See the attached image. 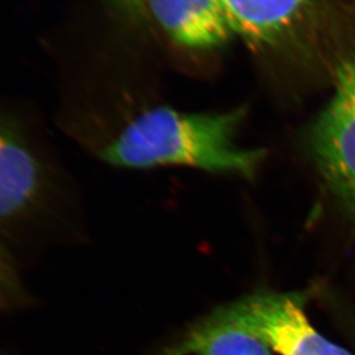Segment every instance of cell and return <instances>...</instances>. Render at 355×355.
Listing matches in <instances>:
<instances>
[{
    "label": "cell",
    "instance_id": "obj_1",
    "mask_svg": "<svg viewBox=\"0 0 355 355\" xmlns=\"http://www.w3.org/2000/svg\"><path fill=\"white\" fill-rule=\"evenodd\" d=\"M243 116V110L184 113L156 107L141 113L97 153L103 161L118 168L184 165L250 178L266 151L236 146L234 135Z\"/></svg>",
    "mask_w": 355,
    "mask_h": 355
},
{
    "label": "cell",
    "instance_id": "obj_2",
    "mask_svg": "<svg viewBox=\"0 0 355 355\" xmlns=\"http://www.w3.org/2000/svg\"><path fill=\"white\" fill-rule=\"evenodd\" d=\"M304 302L299 292H259L216 309L201 325L250 332L279 355H352L311 324Z\"/></svg>",
    "mask_w": 355,
    "mask_h": 355
},
{
    "label": "cell",
    "instance_id": "obj_3",
    "mask_svg": "<svg viewBox=\"0 0 355 355\" xmlns=\"http://www.w3.org/2000/svg\"><path fill=\"white\" fill-rule=\"evenodd\" d=\"M327 187L355 217V55L343 66L336 92L309 137Z\"/></svg>",
    "mask_w": 355,
    "mask_h": 355
},
{
    "label": "cell",
    "instance_id": "obj_4",
    "mask_svg": "<svg viewBox=\"0 0 355 355\" xmlns=\"http://www.w3.org/2000/svg\"><path fill=\"white\" fill-rule=\"evenodd\" d=\"M187 48L208 49L233 35L218 0H116Z\"/></svg>",
    "mask_w": 355,
    "mask_h": 355
},
{
    "label": "cell",
    "instance_id": "obj_5",
    "mask_svg": "<svg viewBox=\"0 0 355 355\" xmlns=\"http://www.w3.org/2000/svg\"><path fill=\"white\" fill-rule=\"evenodd\" d=\"M40 166L13 127L0 123V219L20 214L40 191Z\"/></svg>",
    "mask_w": 355,
    "mask_h": 355
},
{
    "label": "cell",
    "instance_id": "obj_6",
    "mask_svg": "<svg viewBox=\"0 0 355 355\" xmlns=\"http://www.w3.org/2000/svg\"><path fill=\"white\" fill-rule=\"evenodd\" d=\"M233 34L271 44L297 24L308 0H218Z\"/></svg>",
    "mask_w": 355,
    "mask_h": 355
},
{
    "label": "cell",
    "instance_id": "obj_7",
    "mask_svg": "<svg viewBox=\"0 0 355 355\" xmlns=\"http://www.w3.org/2000/svg\"><path fill=\"white\" fill-rule=\"evenodd\" d=\"M271 355L263 340L250 332L231 327H205L198 324L182 345L171 355Z\"/></svg>",
    "mask_w": 355,
    "mask_h": 355
}]
</instances>
